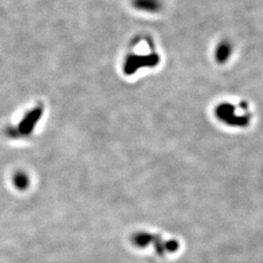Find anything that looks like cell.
<instances>
[{"label":"cell","mask_w":263,"mask_h":263,"mask_svg":"<svg viewBox=\"0 0 263 263\" xmlns=\"http://www.w3.org/2000/svg\"><path fill=\"white\" fill-rule=\"evenodd\" d=\"M132 6L138 11L147 14H157L163 9L162 0H132Z\"/></svg>","instance_id":"obj_4"},{"label":"cell","mask_w":263,"mask_h":263,"mask_svg":"<svg viewBox=\"0 0 263 263\" xmlns=\"http://www.w3.org/2000/svg\"><path fill=\"white\" fill-rule=\"evenodd\" d=\"M134 244L141 248L147 247L151 243L155 244V250L159 254H170L174 253L179 249V243L175 240L165 241L161 237L149 234V233H139L133 238Z\"/></svg>","instance_id":"obj_2"},{"label":"cell","mask_w":263,"mask_h":263,"mask_svg":"<svg viewBox=\"0 0 263 263\" xmlns=\"http://www.w3.org/2000/svg\"><path fill=\"white\" fill-rule=\"evenodd\" d=\"M159 56L157 54H149V55H131L127 58L125 67L127 72H134L143 66H154L159 64Z\"/></svg>","instance_id":"obj_3"},{"label":"cell","mask_w":263,"mask_h":263,"mask_svg":"<svg viewBox=\"0 0 263 263\" xmlns=\"http://www.w3.org/2000/svg\"><path fill=\"white\" fill-rule=\"evenodd\" d=\"M244 105L235 106L234 104H219L216 109L217 118L221 122L226 123L229 126L244 127L250 121V116L246 111Z\"/></svg>","instance_id":"obj_1"},{"label":"cell","mask_w":263,"mask_h":263,"mask_svg":"<svg viewBox=\"0 0 263 263\" xmlns=\"http://www.w3.org/2000/svg\"><path fill=\"white\" fill-rule=\"evenodd\" d=\"M233 54V45L228 40L220 41L216 47L215 59L218 64H224Z\"/></svg>","instance_id":"obj_5"}]
</instances>
